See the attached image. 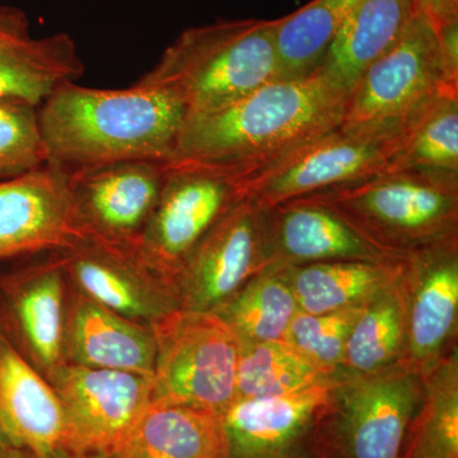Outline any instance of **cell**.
I'll list each match as a JSON object with an SVG mask.
<instances>
[{
  "instance_id": "7a4b0ae2",
  "label": "cell",
  "mask_w": 458,
  "mask_h": 458,
  "mask_svg": "<svg viewBox=\"0 0 458 458\" xmlns=\"http://www.w3.org/2000/svg\"><path fill=\"white\" fill-rule=\"evenodd\" d=\"M186 116L168 93L135 84L98 89L68 83L38 107L47 162L68 172L132 159L167 162Z\"/></svg>"
},
{
  "instance_id": "277c9868",
  "label": "cell",
  "mask_w": 458,
  "mask_h": 458,
  "mask_svg": "<svg viewBox=\"0 0 458 458\" xmlns=\"http://www.w3.org/2000/svg\"><path fill=\"white\" fill-rule=\"evenodd\" d=\"M306 198L397 255L458 238V174L382 171Z\"/></svg>"
},
{
  "instance_id": "f1b7e54d",
  "label": "cell",
  "mask_w": 458,
  "mask_h": 458,
  "mask_svg": "<svg viewBox=\"0 0 458 458\" xmlns=\"http://www.w3.org/2000/svg\"><path fill=\"white\" fill-rule=\"evenodd\" d=\"M458 174V89H445L414 120L385 171Z\"/></svg>"
},
{
  "instance_id": "484cf974",
  "label": "cell",
  "mask_w": 458,
  "mask_h": 458,
  "mask_svg": "<svg viewBox=\"0 0 458 458\" xmlns=\"http://www.w3.org/2000/svg\"><path fill=\"white\" fill-rule=\"evenodd\" d=\"M300 311L282 265L274 264L247 282L216 313L241 343L283 342Z\"/></svg>"
},
{
  "instance_id": "4dcf8cb0",
  "label": "cell",
  "mask_w": 458,
  "mask_h": 458,
  "mask_svg": "<svg viewBox=\"0 0 458 458\" xmlns=\"http://www.w3.org/2000/svg\"><path fill=\"white\" fill-rule=\"evenodd\" d=\"M363 307L322 315L298 311L283 342L311 361L322 375L335 377L342 369L349 331Z\"/></svg>"
},
{
  "instance_id": "4316f807",
  "label": "cell",
  "mask_w": 458,
  "mask_h": 458,
  "mask_svg": "<svg viewBox=\"0 0 458 458\" xmlns=\"http://www.w3.org/2000/svg\"><path fill=\"white\" fill-rule=\"evenodd\" d=\"M358 2L312 0L289 16L278 18L276 50L280 80L306 77L318 71Z\"/></svg>"
},
{
  "instance_id": "7c38bea8",
  "label": "cell",
  "mask_w": 458,
  "mask_h": 458,
  "mask_svg": "<svg viewBox=\"0 0 458 458\" xmlns=\"http://www.w3.org/2000/svg\"><path fill=\"white\" fill-rule=\"evenodd\" d=\"M334 378L261 400H237L225 414L228 458H333L327 426Z\"/></svg>"
},
{
  "instance_id": "5b68a950",
  "label": "cell",
  "mask_w": 458,
  "mask_h": 458,
  "mask_svg": "<svg viewBox=\"0 0 458 458\" xmlns=\"http://www.w3.org/2000/svg\"><path fill=\"white\" fill-rule=\"evenodd\" d=\"M153 403L225 414L236 401L241 342L216 312L176 309L150 325Z\"/></svg>"
},
{
  "instance_id": "6da1fadb",
  "label": "cell",
  "mask_w": 458,
  "mask_h": 458,
  "mask_svg": "<svg viewBox=\"0 0 458 458\" xmlns=\"http://www.w3.org/2000/svg\"><path fill=\"white\" fill-rule=\"evenodd\" d=\"M348 95L318 71L276 80L209 113L188 114L167 162L264 167L343 125Z\"/></svg>"
},
{
  "instance_id": "9a60e30c",
  "label": "cell",
  "mask_w": 458,
  "mask_h": 458,
  "mask_svg": "<svg viewBox=\"0 0 458 458\" xmlns=\"http://www.w3.org/2000/svg\"><path fill=\"white\" fill-rule=\"evenodd\" d=\"M397 289L405 321L401 361L423 375L457 345L458 238L406 256Z\"/></svg>"
},
{
  "instance_id": "8992f818",
  "label": "cell",
  "mask_w": 458,
  "mask_h": 458,
  "mask_svg": "<svg viewBox=\"0 0 458 458\" xmlns=\"http://www.w3.org/2000/svg\"><path fill=\"white\" fill-rule=\"evenodd\" d=\"M445 89H458L445 77L436 29L414 16L385 54L360 75L346 101L344 131L403 135Z\"/></svg>"
},
{
  "instance_id": "ffe728a7",
  "label": "cell",
  "mask_w": 458,
  "mask_h": 458,
  "mask_svg": "<svg viewBox=\"0 0 458 458\" xmlns=\"http://www.w3.org/2000/svg\"><path fill=\"white\" fill-rule=\"evenodd\" d=\"M274 264L301 267L328 261H399L406 256L382 249L339 214L310 198L267 210Z\"/></svg>"
},
{
  "instance_id": "ac0fdd59",
  "label": "cell",
  "mask_w": 458,
  "mask_h": 458,
  "mask_svg": "<svg viewBox=\"0 0 458 458\" xmlns=\"http://www.w3.org/2000/svg\"><path fill=\"white\" fill-rule=\"evenodd\" d=\"M36 458L81 456L53 386L0 334V451Z\"/></svg>"
},
{
  "instance_id": "8d00e7d4",
  "label": "cell",
  "mask_w": 458,
  "mask_h": 458,
  "mask_svg": "<svg viewBox=\"0 0 458 458\" xmlns=\"http://www.w3.org/2000/svg\"><path fill=\"white\" fill-rule=\"evenodd\" d=\"M89 456H74V457H71V458H87Z\"/></svg>"
},
{
  "instance_id": "d6986e66",
  "label": "cell",
  "mask_w": 458,
  "mask_h": 458,
  "mask_svg": "<svg viewBox=\"0 0 458 458\" xmlns=\"http://www.w3.org/2000/svg\"><path fill=\"white\" fill-rule=\"evenodd\" d=\"M86 72L68 33L33 38L25 11L0 5V102L40 107Z\"/></svg>"
},
{
  "instance_id": "d590c367",
  "label": "cell",
  "mask_w": 458,
  "mask_h": 458,
  "mask_svg": "<svg viewBox=\"0 0 458 458\" xmlns=\"http://www.w3.org/2000/svg\"><path fill=\"white\" fill-rule=\"evenodd\" d=\"M87 458H108L106 454H93V456H89Z\"/></svg>"
},
{
  "instance_id": "f546056e",
  "label": "cell",
  "mask_w": 458,
  "mask_h": 458,
  "mask_svg": "<svg viewBox=\"0 0 458 458\" xmlns=\"http://www.w3.org/2000/svg\"><path fill=\"white\" fill-rule=\"evenodd\" d=\"M328 378L285 342L241 343L236 401L282 396Z\"/></svg>"
},
{
  "instance_id": "836d02e7",
  "label": "cell",
  "mask_w": 458,
  "mask_h": 458,
  "mask_svg": "<svg viewBox=\"0 0 458 458\" xmlns=\"http://www.w3.org/2000/svg\"><path fill=\"white\" fill-rule=\"evenodd\" d=\"M415 12L423 14L433 27L458 21V0H414Z\"/></svg>"
},
{
  "instance_id": "3957f363",
  "label": "cell",
  "mask_w": 458,
  "mask_h": 458,
  "mask_svg": "<svg viewBox=\"0 0 458 458\" xmlns=\"http://www.w3.org/2000/svg\"><path fill=\"white\" fill-rule=\"evenodd\" d=\"M276 20L190 27L135 86L168 93L188 114L209 113L280 80Z\"/></svg>"
},
{
  "instance_id": "30bf717a",
  "label": "cell",
  "mask_w": 458,
  "mask_h": 458,
  "mask_svg": "<svg viewBox=\"0 0 458 458\" xmlns=\"http://www.w3.org/2000/svg\"><path fill=\"white\" fill-rule=\"evenodd\" d=\"M0 267V334L45 378L64 361L71 283L62 252Z\"/></svg>"
},
{
  "instance_id": "9c48e42d",
  "label": "cell",
  "mask_w": 458,
  "mask_h": 458,
  "mask_svg": "<svg viewBox=\"0 0 458 458\" xmlns=\"http://www.w3.org/2000/svg\"><path fill=\"white\" fill-rule=\"evenodd\" d=\"M403 135H369L337 128L243 176L246 198L270 210L286 201L385 171Z\"/></svg>"
},
{
  "instance_id": "4fadbf2b",
  "label": "cell",
  "mask_w": 458,
  "mask_h": 458,
  "mask_svg": "<svg viewBox=\"0 0 458 458\" xmlns=\"http://www.w3.org/2000/svg\"><path fill=\"white\" fill-rule=\"evenodd\" d=\"M89 238L64 168L47 162L0 181V264L66 251Z\"/></svg>"
},
{
  "instance_id": "83f0119b",
  "label": "cell",
  "mask_w": 458,
  "mask_h": 458,
  "mask_svg": "<svg viewBox=\"0 0 458 458\" xmlns=\"http://www.w3.org/2000/svg\"><path fill=\"white\" fill-rule=\"evenodd\" d=\"M403 344L405 321L396 283L366 304L355 318L339 375H366L393 366L403 360Z\"/></svg>"
},
{
  "instance_id": "603a6c76",
  "label": "cell",
  "mask_w": 458,
  "mask_h": 458,
  "mask_svg": "<svg viewBox=\"0 0 458 458\" xmlns=\"http://www.w3.org/2000/svg\"><path fill=\"white\" fill-rule=\"evenodd\" d=\"M414 14V0H360L318 71L349 95L364 71L399 40Z\"/></svg>"
},
{
  "instance_id": "e575fe53",
  "label": "cell",
  "mask_w": 458,
  "mask_h": 458,
  "mask_svg": "<svg viewBox=\"0 0 458 458\" xmlns=\"http://www.w3.org/2000/svg\"><path fill=\"white\" fill-rule=\"evenodd\" d=\"M0 458H36L27 452L18 450H4L0 451Z\"/></svg>"
},
{
  "instance_id": "5bb4252c",
  "label": "cell",
  "mask_w": 458,
  "mask_h": 458,
  "mask_svg": "<svg viewBox=\"0 0 458 458\" xmlns=\"http://www.w3.org/2000/svg\"><path fill=\"white\" fill-rule=\"evenodd\" d=\"M47 381L81 456L113 454L152 400V378L123 370L63 364Z\"/></svg>"
},
{
  "instance_id": "7402d4cb",
  "label": "cell",
  "mask_w": 458,
  "mask_h": 458,
  "mask_svg": "<svg viewBox=\"0 0 458 458\" xmlns=\"http://www.w3.org/2000/svg\"><path fill=\"white\" fill-rule=\"evenodd\" d=\"M108 458H228L223 414L153 403Z\"/></svg>"
},
{
  "instance_id": "2e32d148",
  "label": "cell",
  "mask_w": 458,
  "mask_h": 458,
  "mask_svg": "<svg viewBox=\"0 0 458 458\" xmlns=\"http://www.w3.org/2000/svg\"><path fill=\"white\" fill-rule=\"evenodd\" d=\"M165 161L132 159L69 172L72 198L89 238L137 247L164 190Z\"/></svg>"
},
{
  "instance_id": "d4e9b609",
  "label": "cell",
  "mask_w": 458,
  "mask_h": 458,
  "mask_svg": "<svg viewBox=\"0 0 458 458\" xmlns=\"http://www.w3.org/2000/svg\"><path fill=\"white\" fill-rule=\"evenodd\" d=\"M423 394L401 458H458V348L421 375Z\"/></svg>"
},
{
  "instance_id": "1f68e13d",
  "label": "cell",
  "mask_w": 458,
  "mask_h": 458,
  "mask_svg": "<svg viewBox=\"0 0 458 458\" xmlns=\"http://www.w3.org/2000/svg\"><path fill=\"white\" fill-rule=\"evenodd\" d=\"M47 162L38 108L0 102V181L36 170Z\"/></svg>"
},
{
  "instance_id": "e0dca14e",
  "label": "cell",
  "mask_w": 458,
  "mask_h": 458,
  "mask_svg": "<svg viewBox=\"0 0 458 458\" xmlns=\"http://www.w3.org/2000/svg\"><path fill=\"white\" fill-rule=\"evenodd\" d=\"M62 255L72 288L123 318L150 327L180 309L174 285L137 247L89 238Z\"/></svg>"
},
{
  "instance_id": "8fae6325",
  "label": "cell",
  "mask_w": 458,
  "mask_h": 458,
  "mask_svg": "<svg viewBox=\"0 0 458 458\" xmlns=\"http://www.w3.org/2000/svg\"><path fill=\"white\" fill-rule=\"evenodd\" d=\"M271 265L267 210L243 199L214 225L181 267L174 279L180 309L216 312Z\"/></svg>"
},
{
  "instance_id": "52a82bcc",
  "label": "cell",
  "mask_w": 458,
  "mask_h": 458,
  "mask_svg": "<svg viewBox=\"0 0 458 458\" xmlns=\"http://www.w3.org/2000/svg\"><path fill=\"white\" fill-rule=\"evenodd\" d=\"M423 394L421 373L403 361L334 378L327 436L333 458H401Z\"/></svg>"
},
{
  "instance_id": "44dd1931",
  "label": "cell",
  "mask_w": 458,
  "mask_h": 458,
  "mask_svg": "<svg viewBox=\"0 0 458 458\" xmlns=\"http://www.w3.org/2000/svg\"><path fill=\"white\" fill-rule=\"evenodd\" d=\"M65 364L138 373L152 378V328L111 311L71 285L64 328Z\"/></svg>"
},
{
  "instance_id": "ba28073f",
  "label": "cell",
  "mask_w": 458,
  "mask_h": 458,
  "mask_svg": "<svg viewBox=\"0 0 458 458\" xmlns=\"http://www.w3.org/2000/svg\"><path fill=\"white\" fill-rule=\"evenodd\" d=\"M165 165L161 198L137 250L174 285L181 267L199 243L246 199V174L216 165L174 162Z\"/></svg>"
},
{
  "instance_id": "d6a6232c",
  "label": "cell",
  "mask_w": 458,
  "mask_h": 458,
  "mask_svg": "<svg viewBox=\"0 0 458 458\" xmlns=\"http://www.w3.org/2000/svg\"><path fill=\"white\" fill-rule=\"evenodd\" d=\"M434 29L438 38L445 77L451 86L458 87V21Z\"/></svg>"
},
{
  "instance_id": "cb8c5ba5",
  "label": "cell",
  "mask_w": 458,
  "mask_h": 458,
  "mask_svg": "<svg viewBox=\"0 0 458 458\" xmlns=\"http://www.w3.org/2000/svg\"><path fill=\"white\" fill-rule=\"evenodd\" d=\"M399 261H328L283 267L300 311L322 315L358 309L396 284Z\"/></svg>"
}]
</instances>
